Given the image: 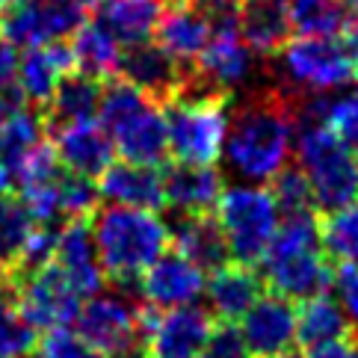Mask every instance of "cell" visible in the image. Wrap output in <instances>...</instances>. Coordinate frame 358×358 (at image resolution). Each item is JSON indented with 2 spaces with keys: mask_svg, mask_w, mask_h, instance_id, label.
Returning a JSON list of instances; mask_svg holds the SVG:
<instances>
[{
  "mask_svg": "<svg viewBox=\"0 0 358 358\" xmlns=\"http://www.w3.org/2000/svg\"><path fill=\"white\" fill-rule=\"evenodd\" d=\"M296 139V104L287 92H261L228 122L225 160L252 184H270L285 169Z\"/></svg>",
  "mask_w": 358,
  "mask_h": 358,
  "instance_id": "1",
  "label": "cell"
},
{
  "mask_svg": "<svg viewBox=\"0 0 358 358\" xmlns=\"http://www.w3.org/2000/svg\"><path fill=\"white\" fill-rule=\"evenodd\" d=\"M89 228H92V240L98 249V261L104 266V275L122 287L136 285L139 275L172 243L169 222L160 220L157 210L107 204V208L92 213Z\"/></svg>",
  "mask_w": 358,
  "mask_h": 358,
  "instance_id": "2",
  "label": "cell"
},
{
  "mask_svg": "<svg viewBox=\"0 0 358 358\" xmlns=\"http://www.w3.org/2000/svg\"><path fill=\"white\" fill-rule=\"evenodd\" d=\"M98 124L104 127L122 160L160 166L169 157L163 104L122 78H107L101 86Z\"/></svg>",
  "mask_w": 358,
  "mask_h": 358,
  "instance_id": "3",
  "label": "cell"
},
{
  "mask_svg": "<svg viewBox=\"0 0 358 358\" xmlns=\"http://www.w3.org/2000/svg\"><path fill=\"white\" fill-rule=\"evenodd\" d=\"M228 98L231 95L208 89L189 74L181 92L163 104L166 131H169V155H175L178 163H220L225 151L228 122H231Z\"/></svg>",
  "mask_w": 358,
  "mask_h": 358,
  "instance_id": "4",
  "label": "cell"
},
{
  "mask_svg": "<svg viewBox=\"0 0 358 358\" xmlns=\"http://www.w3.org/2000/svg\"><path fill=\"white\" fill-rule=\"evenodd\" d=\"M293 148L320 210L329 213L358 201V160L329 124L296 116Z\"/></svg>",
  "mask_w": 358,
  "mask_h": 358,
  "instance_id": "5",
  "label": "cell"
},
{
  "mask_svg": "<svg viewBox=\"0 0 358 358\" xmlns=\"http://www.w3.org/2000/svg\"><path fill=\"white\" fill-rule=\"evenodd\" d=\"M213 216L225 234L228 258L243 266H258L278 228V208L270 187L264 184L225 187L213 208Z\"/></svg>",
  "mask_w": 358,
  "mask_h": 358,
  "instance_id": "6",
  "label": "cell"
},
{
  "mask_svg": "<svg viewBox=\"0 0 358 358\" xmlns=\"http://www.w3.org/2000/svg\"><path fill=\"white\" fill-rule=\"evenodd\" d=\"M74 323H78V335L104 358H148L145 308L127 293L101 290L83 299Z\"/></svg>",
  "mask_w": 358,
  "mask_h": 358,
  "instance_id": "7",
  "label": "cell"
},
{
  "mask_svg": "<svg viewBox=\"0 0 358 358\" xmlns=\"http://www.w3.org/2000/svg\"><path fill=\"white\" fill-rule=\"evenodd\" d=\"M98 0H18L0 9V36L15 48H39L69 42Z\"/></svg>",
  "mask_w": 358,
  "mask_h": 358,
  "instance_id": "8",
  "label": "cell"
},
{
  "mask_svg": "<svg viewBox=\"0 0 358 358\" xmlns=\"http://www.w3.org/2000/svg\"><path fill=\"white\" fill-rule=\"evenodd\" d=\"M278 54L287 80L311 95H329L358 80L347 45L338 36H296Z\"/></svg>",
  "mask_w": 358,
  "mask_h": 358,
  "instance_id": "9",
  "label": "cell"
},
{
  "mask_svg": "<svg viewBox=\"0 0 358 358\" xmlns=\"http://www.w3.org/2000/svg\"><path fill=\"white\" fill-rule=\"evenodd\" d=\"M6 287L12 290L21 314L30 320L36 331L69 326L78 317L83 302V296L71 287V281L62 275V270L54 261H48L45 266H36L30 273L9 275Z\"/></svg>",
  "mask_w": 358,
  "mask_h": 358,
  "instance_id": "10",
  "label": "cell"
},
{
  "mask_svg": "<svg viewBox=\"0 0 358 358\" xmlns=\"http://www.w3.org/2000/svg\"><path fill=\"white\" fill-rule=\"evenodd\" d=\"M213 331V317L199 305L155 311L145 305V355L148 358H199Z\"/></svg>",
  "mask_w": 358,
  "mask_h": 358,
  "instance_id": "11",
  "label": "cell"
},
{
  "mask_svg": "<svg viewBox=\"0 0 358 358\" xmlns=\"http://www.w3.org/2000/svg\"><path fill=\"white\" fill-rule=\"evenodd\" d=\"M204 285H208V273L181 252H163L136 281L139 299L155 311L196 305L204 296Z\"/></svg>",
  "mask_w": 358,
  "mask_h": 358,
  "instance_id": "12",
  "label": "cell"
},
{
  "mask_svg": "<svg viewBox=\"0 0 358 358\" xmlns=\"http://www.w3.org/2000/svg\"><path fill=\"white\" fill-rule=\"evenodd\" d=\"M237 329L252 358H278L296 343V305L266 290L240 317Z\"/></svg>",
  "mask_w": 358,
  "mask_h": 358,
  "instance_id": "13",
  "label": "cell"
},
{
  "mask_svg": "<svg viewBox=\"0 0 358 358\" xmlns=\"http://www.w3.org/2000/svg\"><path fill=\"white\" fill-rule=\"evenodd\" d=\"M189 69L178 66V62L166 54L160 45H131L122 48V59H119V71L116 78L134 83L136 89H143L145 95H151L160 104H166L169 98H175L189 80Z\"/></svg>",
  "mask_w": 358,
  "mask_h": 358,
  "instance_id": "14",
  "label": "cell"
},
{
  "mask_svg": "<svg viewBox=\"0 0 358 358\" xmlns=\"http://www.w3.org/2000/svg\"><path fill=\"white\" fill-rule=\"evenodd\" d=\"M264 266V285L270 293H278L290 302H305L320 293H329L335 264H331L323 249L287 255V258H266Z\"/></svg>",
  "mask_w": 358,
  "mask_h": 358,
  "instance_id": "15",
  "label": "cell"
},
{
  "mask_svg": "<svg viewBox=\"0 0 358 358\" xmlns=\"http://www.w3.org/2000/svg\"><path fill=\"white\" fill-rule=\"evenodd\" d=\"M54 261L62 275L71 281V287L80 293L83 299L95 296V293L104 290L107 275L104 266L98 261V249L92 240V228L86 220H69L59 228V240L54 249Z\"/></svg>",
  "mask_w": 358,
  "mask_h": 358,
  "instance_id": "16",
  "label": "cell"
},
{
  "mask_svg": "<svg viewBox=\"0 0 358 358\" xmlns=\"http://www.w3.org/2000/svg\"><path fill=\"white\" fill-rule=\"evenodd\" d=\"M252 50L243 42L240 30H216L193 66V78L208 89L231 95V89L246 83L252 71Z\"/></svg>",
  "mask_w": 358,
  "mask_h": 358,
  "instance_id": "17",
  "label": "cell"
},
{
  "mask_svg": "<svg viewBox=\"0 0 358 358\" xmlns=\"http://www.w3.org/2000/svg\"><path fill=\"white\" fill-rule=\"evenodd\" d=\"M98 193L101 201L122 204V208L160 210L166 204L163 172L157 166L131 163V160H113L107 172L98 178Z\"/></svg>",
  "mask_w": 358,
  "mask_h": 358,
  "instance_id": "18",
  "label": "cell"
},
{
  "mask_svg": "<svg viewBox=\"0 0 358 358\" xmlns=\"http://www.w3.org/2000/svg\"><path fill=\"white\" fill-rule=\"evenodd\" d=\"M54 134V151L62 163V169L78 172L86 178H101L107 172V166L116 157L110 136L104 134V127L98 122H83V124H69V127H57Z\"/></svg>",
  "mask_w": 358,
  "mask_h": 358,
  "instance_id": "19",
  "label": "cell"
},
{
  "mask_svg": "<svg viewBox=\"0 0 358 358\" xmlns=\"http://www.w3.org/2000/svg\"><path fill=\"white\" fill-rule=\"evenodd\" d=\"M225 189V178L216 166L175 163L163 172V196L166 204L181 213H210Z\"/></svg>",
  "mask_w": 358,
  "mask_h": 358,
  "instance_id": "20",
  "label": "cell"
},
{
  "mask_svg": "<svg viewBox=\"0 0 358 358\" xmlns=\"http://www.w3.org/2000/svg\"><path fill=\"white\" fill-rule=\"evenodd\" d=\"M155 36H157V45L178 66L193 71L199 54L210 39V24L201 18V12L189 0H175V3L163 6Z\"/></svg>",
  "mask_w": 358,
  "mask_h": 358,
  "instance_id": "21",
  "label": "cell"
},
{
  "mask_svg": "<svg viewBox=\"0 0 358 358\" xmlns=\"http://www.w3.org/2000/svg\"><path fill=\"white\" fill-rule=\"evenodd\" d=\"M101 86H104V80H95L83 71H74V69L66 71L54 89V95H50L48 104L39 110L45 119V131L95 122L98 104H101Z\"/></svg>",
  "mask_w": 358,
  "mask_h": 358,
  "instance_id": "22",
  "label": "cell"
},
{
  "mask_svg": "<svg viewBox=\"0 0 358 358\" xmlns=\"http://www.w3.org/2000/svg\"><path fill=\"white\" fill-rule=\"evenodd\" d=\"M204 296H208V311L213 320L240 323V317L261 296V275L252 266L225 264L210 273L208 285H204Z\"/></svg>",
  "mask_w": 358,
  "mask_h": 358,
  "instance_id": "23",
  "label": "cell"
},
{
  "mask_svg": "<svg viewBox=\"0 0 358 358\" xmlns=\"http://www.w3.org/2000/svg\"><path fill=\"white\" fill-rule=\"evenodd\" d=\"M293 33L290 0H243L240 3V36L252 54L275 57Z\"/></svg>",
  "mask_w": 358,
  "mask_h": 358,
  "instance_id": "24",
  "label": "cell"
},
{
  "mask_svg": "<svg viewBox=\"0 0 358 358\" xmlns=\"http://www.w3.org/2000/svg\"><path fill=\"white\" fill-rule=\"evenodd\" d=\"M175 252H181L184 258H189L196 266H201L204 273H213L225 266L228 261V243L220 222H216L213 210L210 213H181L169 225Z\"/></svg>",
  "mask_w": 358,
  "mask_h": 358,
  "instance_id": "25",
  "label": "cell"
},
{
  "mask_svg": "<svg viewBox=\"0 0 358 358\" xmlns=\"http://www.w3.org/2000/svg\"><path fill=\"white\" fill-rule=\"evenodd\" d=\"M71 54L69 45H39V48H27L24 57L18 59V92L24 95L30 107L42 110L48 104V98L54 95V89L59 78L66 71H71Z\"/></svg>",
  "mask_w": 358,
  "mask_h": 358,
  "instance_id": "26",
  "label": "cell"
},
{
  "mask_svg": "<svg viewBox=\"0 0 358 358\" xmlns=\"http://www.w3.org/2000/svg\"><path fill=\"white\" fill-rule=\"evenodd\" d=\"M163 6L166 0H98L95 21L119 42V48H131L151 42Z\"/></svg>",
  "mask_w": 358,
  "mask_h": 358,
  "instance_id": "27",
  "label": "cell"
},
{
  "mask_svg": "<svg viewBox=\"0 0 358 358\" xmlns=\"http://www.w3.org/2000/svg\"><path fill=\"white\" fill-rule=\"evenodd\" d=\"M69 54H71L74 71H83L95 80H107V78H116L122 48L98 21H86L69 39Z\"/></svg>",
  "mask_w": 358,
  "mask_h": 358,
  "instance_id": "28",
  "label": "cell"
},
{
  "mask_svg": "<svg viewBox=\"0 0 358 358\" xmlns=\"http://www.w3.org/2000/svg\"><path fill=\"white\" fill-rule=\"evenodd\" d=\"M352 335V326L347 314L341 311V305L335 296L329 293H320V296H311L299 302V311H296V341L302 343L305 350L320 347V343H329V341H341V338H350Z\"/></svg>",
  "mask_w": 358,
  "mask_h": 358,
  "instance_id": "29",
  "label": "cell"
},
{
  "mask_svg": "<svg viewBox=\"0 0 358 358\" xmlns=\"http://www.w3.org/2000/svg\"><path fill=\"white\" fill-rule=\"evenodd\" d=\"M33 228L36 216L21 201V196H0V273L6 278L21 266Z\"/></svg>",
  "mask_w": 358,
  "mask_h": 358,
  "instance_id": "30",
  "label": "cell"
},
{
  "mask_svg": "<svg viewBox=\"0 0 358 358\" xmlns=\"http://www.w3.org/2000/svg\"><path fill=\"white\" fill-rule=\"evenodd\" d=\"M45 119L42 113L24 104L18 110L0 113V160L9 169L15 166L27 151H33L39 143H45Z\"/></svg>",
  "mask_w": 358,
  "mask_h": 358,
  "instance_id": "31",
  "label": "cell"
},
{
  "mask_svg": "<svg viewBox=\"0 0 358 358\" xmlns=\"http://www.w3.org/2000/svg\"><path fill=\"white\" fill-rule=\"evenodd\" d=\"M320 249L331 264H358V201L320 220Z\"/></svg>",
  "mask_w": 358,
  "mask_h": 358,
  "instance_id": "32",
  "label": "cell"
},
{
  "mask_svg": "<svg viewBox=\"0 0 358 358\" xmlns=\"http://www.w3.org/2000/svg\"><path fill=\"white\" fill-rule=\"evenodd\" d=\"M296 116H305V119H317L329 124L335 131L347 148L355 155L358 160V98L350 92V95H341V98H329V95H314L308 104L302 110H296Z\"/></svg>",
  "mask_w": 358,
  "mask_h": 358,
  "instance_id": "33",
  "label": "cell"
},
{
  "mask_svg": "<svg viewBox=\"0 0 358 358\" xmlns=\"http://www.w3.org/2000/svg\"><path fill=\"white\" fill-rule=\"evenodd\" d=\"M39 347V331L21 314L12 290H0V358H24Z\"/></svg>",
  "mask_w": 358,
  "mask_h": 358,
  "instance_id": "34",
  "label": "cell"
},
{
  "mask_svg": "<svg viewBox=\"0 0 358 358\" xmlns=\"http://www.w3.org/2000/svg\"><path fill=\"white\" fill-rule=\"evenodd\" d=\"M290 21L299 36H338L347 27L341 0H290Z\"/></svg>",
  "mask_w": 358,
  "mask_h": 358,
  "instance_id": "35",
  "label": "cell"
},
{
  "mask_svg": "<svg viewBox=\"0 0 358 358\" xmlns=\"http://www.w3.org/2000/svg\"><path fill=\"white\" fill-rule=\"evenodd\" d=\"M98 204H101V193L92 178L62 169L57 184V213L62 222L86 220V216H92L98 210Z\"/></svg>",
  "mask_w": 358,
  "mask_h": 358,
  "instance_id": "36",
  "label": "cell"
},
{
  "mask_svg": "<svg viewBox=\"0 0 358 358\" xmlns=\"http://www.w3.org/2000/svg\"><path fill=\"white\" fill-rule=\"evenodd\" d=\"M270 193L275 199L278 213H285V216L317 210L311 184H308V178H305V172L299 169V166H285V169L270 181Z\"/></svg>",
  "mask_w": 358,
  "mask_h": 358,
  "instance_id": "37",
  "label": "cell"
},
{
  "mask_svg": "<svg viewBox=\"0 0 358 358\" xmlns=\"http://www.w3.org/2000/svg\"><path fill=\"white\" fill-rule=\"evenodd\" d=\"M42 358H104L92 343H86L78 331L71 329H50L45 331V338L39 341Z\"/></svg>",
  "mask_w": 358,
  "mask_h": 358,
  "instance_id": "38",
  "label": "cell"
},
{
  "mask_svg": "<svg viewBox=\"0 0 358 358\" xmlns=\"http://www.w3.org/2000/svg\"><path fill=\"white\" fill-rule=\"evenodd\" d=\"M199 358H252V352L246 347V341H243L237 323H220L213 326Z\"/></svg>",
  "mask_w": 358,
  "mask_h": 358,
  "instance_id": "39",
  "label": "cell"
},
{
  "mask_svg": "<svg viewBox=\"0 0 358 358\" xmlns=\"http://www.w3.org/2000/svg\"><path fill=\"white\" fill-rule=\"evenodd\" d=\"M331 287L338 293V305L347 314L350 326L358 329V264H338L331 275Z\"/></svg>",
  "mask_w": 358,
  "mask_h": 358,
  "instance_id": "40",
  "label": "cell"
},
{
  "mask_svg": "<svg viewBox=\"0 0 358 358\" xmlns=\"http://www.w3.org/2000/svg\"><path fill=\"white\" fill-rule=\"evenodd\" d=\"M201 18L210 24V33L216 30H240V3L243 0H189Z\"/></svg>",
  "mask_w": 358,
  "mask_h": 358,
  "instance_id": "41",
  "label": "cell"
},
{
  "mask_svg": "<svg viewBox=\"0 0 358 358\" xmlns=\"http://www.w3.org/2000/svg\"><path fill=\"white\" fill-rule=\"evenodd\" d=\"M18 48L12 45L9 39L0 36V92H9L15 89V80H18Z\"/></svg>",
  "mask_w": 358,
  "mask_h": 358,
  "instance_id": "42",
  "label": "cell"
},
{
  "mask_svg": "<svg viewBox=\"0 0 358 358\" xmlns=\"http://www.w3.org/2000/svg\"><path fill=\"white\" fill-rule=\"evenodd\" d=\"M305 358H358V338H341V341H329L320 343V347H311Z\"/></svg>",
  "mask_w": 358,
  "mask_h": 358,
  "instance_id": "43",
  "label": "cell"
},
{
  "mask_svg": "<svg viewBox=\"0 0 358 358\" xmlns=\"http://www.w3.org/2000/svg\"><path fill=\"white\" fill-rule=\"evenodd\" d=\"M9 187H12V172H9V166L0 160V196H6Z\"/></svg>",
  "mask_w": 358,
  "mask_h": 358,
  "instance_id": "44",
  "label": "cell"
},
{
  "mask_svg": "<svg viewBox=\"0 0 358 358\" xmlns=\"http://www.w3.org/2000/svg\"><path fill=\"white\" fill-rule=\"evenodd\" d=\"M12 3H18V0H0V9H6V6H12Z\"/></svg>",
  "mask_w": 358,
  "mask_h": 358,
  "instance_id": "45",
  "label": "cell"
},
{
  "mask_svg": "<svg viewBox=\"0 0 358 358\" xmlns=\"http://www.w3.org/2000/svg\"><path fill=\"white\" fill-rule=\"evenodd\" d=\"M278 358H305V355H293V352H285V355H278Z\"/></svg>",
  "mask_w": 358,
  "mask_h": 358,
  "instance_id": "46",
  "label": "cell"
},
{
  "mask_svg": "<svg viewBox=\"0 0 358 358\" xmlns=\"http://www.w3.org/2000/svg\"><path fill=\"white\" fill-rule=\"evenodd\" d=\"M3 287H6V275H3V273H0V290H3Z\"/></svg>",
  "mask_w": 358,
  "mask_h": 358,
  "instance_id": "47",
  "label": "cell"
},
{
  "mask_svg": "<svg viewBox=\"0 0 358 358\" xmlns=\"http://www.w3.org/2000/svg\"><path fill=\"white\" fill-rule=\"evenodd\" d=\"M24 358H42V355H33V352H30V355H24Z\"/></svg>",
  "mask_w": 358,
  "mask_h": 358,
  "instance_id": "48",
  "label": "cell"
},
{
  "mask_svg": "<svg viewBox=\"0 0 358 358\" xmlns=\"http://www.w3.org/2000/svg\"><path fill=\"white\" fill-rule=\"evenodd\" d=\"M352 95H355V98H358V86H355V89H352Z\"/></svg>",
  "mask_w": 358,
  "mask_h": 358,
  "instance_id": "49",
  "label": "cell"
},
{
  "mask_svg": "<svg viewBox=\"0 0 358 358\" xmlns=\"http://www.w3.org/2000/svg\"><path fill=\"white\" fill-rule=\"evenodd\" d=\"M166 3H175V0H166Z\"/></svg>",
  "mask_w": 358,
  "mask_h": 358,
  "instance_id": "50",
  "label": "cell"
}]
</instances>
